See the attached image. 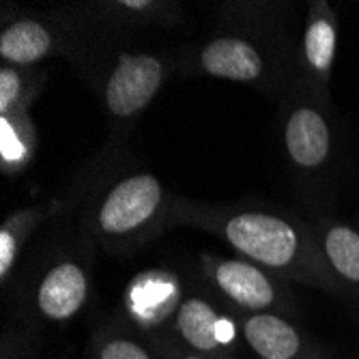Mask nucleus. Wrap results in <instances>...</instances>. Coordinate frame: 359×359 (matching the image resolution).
Wrapping results in <instances>:
<instances>
[{
	"label": "nucleus",
	"mask_w": 359,
	"mask_h": 359,
	"mask_svg": "<svg viewBox=\"0 0 359 359\" xmlns=\"http://www.w3.org/2000/svg\"><path fill=\"white\" fill-rule=\"evenodd\" d=\"M52 46V37L43 24L35 20H20L7 26L0 35V56L9 62L30 65L41 60Z\"/></svg>",
	"instance_id": "nucleus-11"
},
{
	"label": "nucleus",
	"mask_w": 359,
	"mask_h": 359,
	"mask_svg": "<svg viewBox=\"0 0 359 359\" xmlns=\"http://www.w3.org/2000/svg\"><path fill=\"white\" fill-rule=\"evenodd\" d=\"M15 239L13 235L9 233V228H3V233H0V278L7 280L9 276V269L15 260Z\"/></svg>",
	"instance_id": "nucleus-15"
},
{
	"label": "nucleus",
	"mask_w": 359,
	"mask_h": 359,
	"mask_svg": "<svg viewBox=\"0 0 359 359\" xmlns=\"http://www.w3.org/2000/svg\"><path fill=\"white\" fill-rule=\"evenodd\" d=\"M97 355H100V359H153L142 342L118 332L102 340Z\"/></svg>",
	"instance_id": "nucleus-13"
},
{
	"label": "nucleus",
	"mask_w": 359,
	"mask_h": 359,
	"mask_svg": "<svg viewBox=\"0 0 359 359\" xmlns=\"http://www.w3.org/2000/svg\"><path fill=\"white\" fill-rule=\"evenodd\" d=\"M284 142L290 159L302 168H318L330 157L332 132L325 116L312 108L302 106L292 112L284 127Z\"/></svg>",
	"instance_id": "nucleus-6"
},
{
	"label": "nucleus",
	"mask_w": 359,
	"mask_h": 359,
	"mask_svg": "<svg viewBox=\"0 0 359 359\" xmlns=\"http://www.w3.org/2000/svg\"><path fill=\"white\" fill-rule=\"evenodd\" d=\"M224 237L239 254L267 269H290L310 254L299 228L273 213H237L224 224Z\"/></svg>",
	"instance_id": "nucleus-1"
},
{
	"label": "nucleus",
	"mask_w": 359,
	"mask_h": 359,
	"mask_svg": "<svg viewBox=\"0 0 359 359\" xmlns=\"http://www.w3.org/2000/svg\"><path fill=\"white\" fill-rule=\"evenodd\" d=\"M336 56V22L332 15L320 13L306 32V60L310 69L325 80L332 72Z\"/></svg>",
	"instance_id": "nucleus-12"
},
{
	"label": "nucleus",
	"mask_w": 359,
	"mask_h": 359,
	"mask_svg": "<svg viewBox=\"0 0 359 359\" xmlns=\"http://www.w3.org/2000/svg\"><path fill=\"white\" fill-rule=\"evenodd\" d=\"M243 338L260 359H302L306 342L299 330L271 312H254L243 320Z\"/></svg>",
	"instance_id": "nucleus-7"
},
{
	"label": "nucleus",
	"mask_w": 359,
	"mask_h": 359,
	"mask_svg": "<svg viewBox=\"0 0 359 359\" xmlns=\"http://www.w3.org/2000/svg\"><path fill=\"white\" fill-rule=\"evenodd\" d=\"M20 93V76L15 69H3L0 72V112L3 116L11 110L13 102L18 100Z\"/></svg>",
	"instance_id": "nucleus-14"
},
{
	"label": "nucleus",
	"mask_w": 359,
	"mask_h": 359,
	"mask_svg": "<svg viewBox=\"0 0 359 359\" xmlns=\"http://www.w3.org/2000/svg\"><path fill=\"white\" fill-rule=\"evenodd\" d=\"M213 282L224 295L250 312H265L278 302V290L267 273L248 260H219Z\"/></svg>",
	"instance_id": "nucleus-4"
},
{
	"label": "nucleus",
	"mask_w": 359,
	"mask_h": 359,
	"mask_svg": "<svg viewBox=\"0 0 359 359\" xmlns=\"http://www.w3.org/2000/svg\"><path fill=\"white\" fill-rule=\"evenodd\" d=\"M320 250L332 273L359 288V231L346 224H332L325 228Z\"/></svg>",
	"instance_id": "nucleus-10"
},
{
	"label": "nucleus",
	"mask_w": 359,
	"mask_h": 359,
	"mask_svg": "<svg viewBox=\"0 0 359 359\" xmlns=\"http://www.w3.org/2000/svg\"><path fill=\"white\" fill-rule=\"evenodd\" d=\"M86 295V273L80 265L67 260L43 276L37 288V308L48 320H69L82 310Z\"/></svg>",
	"instance_id": "nucleus-5"
},
{
	"label": "nucleus",
	"mask_w": 359,
	"mask_h": 359,
	"mask_svg": "<svg viewBox=\"0 0 359 359\" xmlns=\"http://www.w3.org/2000/svg\"><path fill=\"white\" fill-rule=\"evenodd\" d=\"M164 82V65L151 54H123L106 84V106L118 118L144 110Z\"/></svg>",
	"instance_id": "nucleus-3"
},
{
	"label": "nucleus",
	"mask_w": 359,
	"mask_h": 359,
	"mask_svg": "<svg viewBox=\"0 0 359 359\" xmlns=\"http://www.w3.org/2000/svg\"><path fill=\"white\" fill-rule=\"evenodd\" d=\"M181 359H207L205 355H183Z\"/></svg>",
	"instance_id": "nucleus-16"
},
{
	"label": "nucleus",
	"mask_w": 359,
	"mask_h": 359,
	"mask_svg": "<svg viewBox=\"0 0 359 359\" xmlns=\"http://www.w3.org/2000/svg\"><path fill=\"white\" fill-rule=\"evenodd\" d=\"M203 69L222 80L254 82L263 74V56L245 39L219 37L209 41L201 54Z\"/></svg>",
	"instance_id": "nucleus-8"
},
{
	"label": "nucleus",
	"mask_w": 359,
	"mask_h": 359,
	"mask_svg": "<svg viewBox=\"0 0 359 359\" xmlns=\"http://www.w3.org/2000/svg\"><path fill=\"white\" fill-rule=\"evenodd\" d=\"M177 330L181 338L203 355H219L224 351L222 336V316L217 310L201 299L189 297L177 310Z\"/></svg>",
	"instance_id": "nucleus-9"
},
{
	"label": "nucleus",
	"mask_w": 359,
	"mask_h": 359,
	"mask_svg": "<svg viewBox=\"0 0 359 359\" xmlns=\"http://www.w3.org/2000/svg\"><path fill=\"white\" fill-rule=\"evenodd\" d=\"M164 189L153 175H134L116 183L104 198L97 224L106 235H129L151 222Z\"/></svg>",
	"instance_id": "nucleus-2"
}]
</instances>
